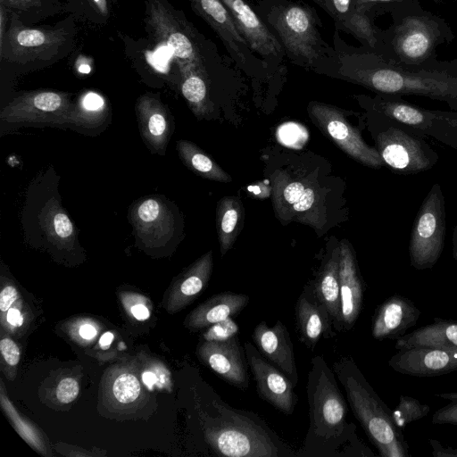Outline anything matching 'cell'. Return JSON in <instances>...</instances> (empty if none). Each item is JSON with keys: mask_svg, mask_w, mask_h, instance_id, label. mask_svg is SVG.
<instances>
[{"mask_svg": "<svg viewBox=\"0 0 457 457\" xmlns=\"http://www.w3.org/2000/svg\"><path fill=\"white\" fill-rule=\"evenodd\" d=\"M317 72L361 85L378 94L424 96L457 111V58L420 65L394 62L378 52L348 45L338 29L318 62Z\"/></svg>", "mask_w": 457, "mask_h": 457, "instance_id": "1", "label": "cell"}, {"mask_svg": "<svg viewBox=\"0 0 457 457\" xmlns=\"http://www.w3.org/2000/svg\"><path fill=\"white\" fill-rule=\"evenodd\" d=\"M393 23L381 32L377 51L403 64L420 65L436 58L438 46L450 43L454 34L441 17L422 8L418 0H403L392 6Z\"/></svg>", "mask_w": 457, "mask_h": 457, "instance_id": "2", "label": "cell"}, {"mask_svg": "<svg viewBox=\"0 0 457 457\" xmlns=\"http://www.w3.org/2000/svg\"><path fill=\"white\" fill-rule=\"evenodd\" d=\"M254 10L282 45L293 63L314 70L329 45L314 8L293 0H258Z\"/></svg>", "mask_w": 457, "mask_h": 457, "instance_id": "3", "label": "cell"}, {"mask_svg": "<svg viewBox=\"0 0 457 457\" xmlns=\"http://www.w3.org/2000/svg\"><path fill=\"white\" fill-rule=\"evenodd\" d=\"M353 414L382 457H405L408 445L394 422L392 411L380 400L358 368L345 361L337 369Z\"/></svg>", "mask_w": 457, "mask_h": 457, "instance_id": "4", "label": "cell"}, {"mask_svg": "<svg viewBox=\"0 0 457 457\" xmlns=\"http://www.w3.org/2000/svg\"><path fill=\"white\" fill-rule=\"evenodd\" d=\"M371 111L376 114L372 130L374 147L394 172L418 174L431 170L438 162V154L425 136L379 112Z\"/></svg>", "mask_w": 457, "mask_h": 457, "instance_id": "5", "label": "cell"}, {"mask_svg": "<svg viewBox=\"0 0 457 457\" xmlns=\"http://www.w3.org/2000/svg\"><path fill=\"white\" fill-rule=\"evenodd\" d=\"M220 417L211 419L205 437L219 454L229 457H275L279 449L265 429L242 414L217 405Z\"/></svg>", "mask_w": 457, "mask_h": 457, "instance_id": "6", "label": "cell"}, {"mask_svg": "<svg viewBox=\"0 0 457 457\" xmlns=\"http://www.w3.org/2000/svg\"><path fill=\"white\" fill-rule=\"evenodd\" d=\"M147 10V22L151 29L170 48L179 70L195 69L209 73V62L222 59L216 48L207 49L205 42L200 40L193 28L161 1L149 0Z\"/></svg>", "mask_w": 457, "mask_h": 457, "instance_id": "7", "label": "cell"}, {"mask_svg": "<svg viewBox=\"0 0 457 457\" xmlns=\"http://www.w3.org/2000/svg\"><path fill=\"white\" fill-rule=\"evenodd\" d=\"M309 373L307 395L312 436L329 439L345 427L347 407L334 376L320 356H315Z\"/></svg>", "mask_w": 457, "mask_h": 457, "instance_id": "8", "label": "cell"}, {"mask_svg": "<svg viewBox=\"0 0 457 457\" xmlns=\"http://www.w3.org/2000/svg\"><path fill=\"white\" fill-rule=\"evenodd\" d=\"M445 228V196L440 184L435 183L421 203L411 232L409 254L414 269L435 266L444 250Z\"/></svg>", "mask_w": 457, "mask_h": 457, "instance_id": "9", "label": "cell"}, {"mask_svg": "<svg viewBox=\"0 0 457 457\" xmlns=\"http://www.w3.org/2000/svg\"><path fill=\"white\" fill-rule=\"evenodd\" d=\"M370 110L400 121L426 137L457 150V111L429 110L412 104L400 96L378 94L369 98Z\"/></svg>", "mask_w": 457, "mask_h": 457, "instance_id": "10", "label": "cell"}, {"mask_svg": "<svg viewBox=\"0 0 457 457\" xmlns=\"http://www.w3.org/2000/svg\"><path fill=\"white\" fill-rule=\"evenodd\" d=\"M271 182L272 203L281 221H299L316 229L324 225L321 198L313 185L280 170L271 175Z\"/></svg>", "mask_w": 457, "mask_h": 457, "instance_id": "11", "label": "cell"}, {"mask_svg": "<svg viewBox=\"0 0 457 457\" xmlns=\"http://www.w3.org/2000/svg\"><path fill=\"white\" fill-rule=\"evenodd\" d=\"M308 112L321 131L353 160L372 169L386 165L377 149L366 144L361 132L348 122L341 110L312 101Z\"/></svg>", "mask_w": 457, "mask_h": 457, "instance_id": "12", "label": "cell"}, {"mask_svg": "<svg viewBox=\"0 0 457 457\" xmlns=\"http://www.w3.org/2000/svg\"><path fill=\"white\" fill-rule=\"evenodd\" d=\"M73 107L65 93L36 90L23 93L7 104L0 118L8 123L69 124Z\"/></svg>", "mask_w": 457, "mask_h": 457, "instance_id": "13", "label": "cell"}, {"mask_svg": "<svg viewBox=\"0 0 457 457\" xmlns=\"http://www.w3.org/2000/svg\"><path fill=\"white\" fill-rule=\"evenodd\" d=\"M194 11L215 31L232 61L247 72L267 71L264 62L249 47L222 0H189Z\"/></svg>", "mask_w": 457, "mask_h": 457, "instance_id": "14", "label": "cell"}, {"mask_svg": "<svg viewBox=\"0 0 457 457\" xmlns=\"http://www.w3.org/2000/svg\"><path fill=\"white\" fill-rule=\"evenodd\" d=\"M251 50L265 64L267 71L283 66L287 58L279 40L247 0H222Z\"/></svg>", "mask_w": 457, "mask_h": 457, "instance_id": "15", "label": "cell"}, {"mask_svg": "<svg viewBox=\"0 0 457 457\" xmlns=\"http://www.w3.org/2000/svg\"><path fill=\"white\" fill-rule=\"evenodd\" d=\"M66 39L64 29L27 28L12 16L6 42L2 44L6 49L1 50V57L19 62L51 58Z\"/></svg>", "mask_w": 457, "mask_h": 457, "instance_id": "16", "label": "cell"}, {"mask_svg": "<svg viewBox=\"0 0 457 457\" xmlns=\"http://www.w3.org/2000/svg\"><path fill=\"white\" fill-rule=\"evenodd\" d=\"M136 237L146 247H162L176 232L175 216L164 200L149 196L135 203L129 213Z\"/></svg>", "mask_w": 457, "mask_h": 457, "instance_id": "17", "label": "cell"}, {"mask_svg": "<svg viewBox=\"0 0 457 457\" xmlns=\"http://www.w3.org/2000/svg\"><path fill=\"white\" fill-rule=\"evenodd\" d=\"M245 352L260 397L283 413L292 414L297 402L292 381L278 368L266 361L250 342L245 344Z\"/></svg>", "mask_w": 457, "mask_h": 457, "instance_id": "18", "label": "cell"}, {"mask_svg": "<svg viewBox=\"0 0 457 457\" xmlns=\"http://www.w3.org/2000/svg\"><path fill=\"white\" fill-rule=\"evenodd\" d=\"M312 1L332 18L336 29L352 35L365 47L379 49L382 29L375 25L373 15L358 9L353 0Z\"/></svg>", "mask_w": 457, "mask_h": 457, "instance_id": "19", "label": "cell"}, {"mask_svg": "<svg viewBox=\"0 0 457 457\" xmlns=\"http://www.w3.org/2000/svg\"><path fill=\"white\" fill-rule=\"evenodd\" d=\"M199 358L222 379L245 389L248 374L237 337L224 341H204L197 348Z\"/></svg>", "mask_w": 457, "mask_h": 457, "instance_id": "20", "label": "cell"}, {"mask_svg": "<svg viewBox=\"0 0 457 457\" xmlns=\"http://www.w3.org/2000/svg\"><path fill=\"white\" fill-rule=\"evenodd\" d=\"M388 364L399 373L415 377L438 376L457 370V358L445 350L431 347L398 350Z\"/></svg>", "mask_w": 457, "mask_h": 457, "instance_id": "21", "label": "cell"}, {"mask_svg": "<svg viewBox=\"0 0 457 457\" xmlns=\"http://www.w3.org/2000/svg\"><path fill=\"white\" fill-rule=\"evenodd\" d=\"M252 337L265 358L284 372L295 386L298 374L293 344L286 326L280 320L272 327L264 321L260 322L255 326Z\"/></svg>", "mask_w": 457, "mask_h": 457, "instance_id": "22", "label": "cell"}, {"mask_svg": "<svg viewBox=\"0 0 457 457\" xmlns=\"http://www.w3.org/2000/svg\"><path fill=\"white\" fill-rule=\"evenodd\" d=\"M339 246L342 325L349 329L354 325L361 312L364 287L352 245L347 240L344 239Z\"/></svg>", "mask_w": 457, "mask_h": 457, "instance_id": "23", "label": "cell"}, {"mask_svg": "<svg viewBox=\"0 0 457 457\" xmlns=\"http://www.w3.org/2000/svg\"><path fill=\"white\" fill-rule=\"evenodd\" d=\"M136 113L140 134L146 145L152 151L164 154L172 133V121L168 110L159 98L146 94L137 99Z\"/></svg>", "mask_w": 457, "mask_h": 457, "instance_id": "24", "label": "cell"}, {"mask_svg": "<svg viewBox=\"0 0 457 457\" xmlns=\"http://www.w3.org/2000/svg\"><path fill=\"white\" fill-rule=\"evenodd\" d=\"M420 311L404 296L395 295L384 301L377 309L371 333L374 338L397 339L417 323Z\"/></svg>", "mask_w": 457, "mask_h": 457, "instance_id": "25", "label": "cell"}, {"mask_svg": "<svg viewBox=\"0 0 457 457\" xmlns=\"http://www.w3.org/2000/svg\"><path fill=\"white\" fill-rule=\"evenodd\" d=\"M213 267L212 252L197 259L175 281L168 300V311L174 312L191 303L207 286Z\"/></svg>", "mask_w": 457, "mask_h": 457, "instance_id": "26", "label": "cell"}, {"mask_svg": "<svg viewBox=\"0 0 457 457\" xmlns=\"http://www.w3.org/2000/svg\"><path fill=\"white\" fill-rule=\"evenodd\" d=\"M249 296L233 292L217 294L198 305L185 320L189 329L197 330L238 314L248 303Z\"/></svg>", "mask_w": 457, "mask_h": 457, "instance_id": "27", "label": "cell"}, {"mask_svg": "<svg viewBox=\"0 0 457 457\" xmlns=\"http://www.w3.org/2000/svg\"><path fill=\"white\" fill-rule=\"evenodd\" d=\"M411 347L442 349L457 358V320L436 318L431 324L396 339L395 349L397 351Z\"/></svg>", "mask_w": 457, "mask_h": 457, "instance_id": "28", "label": "cell"}, {"mask_svg": "<svg viewBox=\"0 0 457 457\" xmlns=\"http://www.w3.org/2000/svg\"><path fill=\"white\" fill-rule=\"evenodd\" d=\"M296 327L300 338L313 349L320 338L330 328V316L317 300L313 289L303 291L295 305Z\"/></svg>", "mask_w": 457, "mask_h": 457, "instance_id": "29", "label": "cell"}, {"mask_svg": "<svg viewBox=\"0 0 457 457\" xmlns=\"http://www.w3.org/2000/svg\"><path fill=\"white\" fill-rule=\"evenodd\" d=\"M339 268L340 246H337L322 266L314 284L313 292L317 300L327 309L330 319L340 328L343 325Z\"/></svg>", "mask_w": 457, "mask_h": 457, "instance_id": "30", "label": "cell"}, {"mask_svg": "<svg viewBox=\"0 0 457 457\" xmlns=\"http://www.w3.org/2000/svg\"><path fill=\"white\" fill-rule=\"evenodd\" d=\"M41 228L49 241L60 247H71L76 240V228L56 198L49 200L39 215Z\"/></svg>", "mask_w": 457, "mask_h": 457, "instance_id": "31", "label": "cell"}, {"mask_svg": "<svg viewBox=\"0 0 457 457\" xmlns=\"http://www.w3.org/2000/svg\"><path fill=\"white\" fill-rule=\"evenodd\" d=\"M244 222V208L237 196L222 197L216 208V228L221 255L234 245Z\"/></svg>", "mask_w": 457, "mask_h": 457, "instance_id": "32", "label": "cell"}, {"mask_svg": "<svg viewBox=\"0 0 457 457\" xmlns=\"http://www.w3.org/2000/svg\"><path fill=\"white\" fill-rule=\"evenodd\" d=\"M181 93L194 114L201 119L212 110L209 95L210 74L195 70L181 69Z\"/></svg>", "mask_w": 457, "mask_h": 457, "instance_id": "33", "label": "cell"}, {"mask_svg": "<svg viewBox=\"0 0 457 457\" xmlns=\"http://www.w3.org/2000/svg\"><path fill=\"white\" fill-rule=\"evenodd\" d=\"M176 147L183 163L198 176L218 182L232 180L228 173L194 143L179 140Z\"/></svg>", "mask_w": 457, "mask_h": 457, "instance_id": "34", "label": "cell"}, {"mask_svg": "<svg viewBox=\"0 0 457 457\" xmlns=\"http://www.w3.org/2000/svg\"><path fill=\"white\" fill-rule=\"evenodd\" d=\"M105 104L104 99L96 93L87 94L78 104H74L69 124L91 126L98 124L104 117Z\"/></svg>", "mask_w": 457, "mask_h": 457, "instance_id": "35", "label": "cell"}, {"mask_svg": "<svg viewBox=\"0 0 457 457\" xmlns=\"http://www.w3.org/2000/svg\"><path fill=\"white\" fill-rule=\"evenodd\" d=\"M111 390L113 399L120 404L135 403L142 393L138 378L129 371H123L114 378Z\"/></svg>", "mask_w": 457, "mask_h": 457, "instance_id": "36", "label": "cell"}, {"mask_svg": "<svg viewBox=\"0 0 457 457\" xmlns=\"http://www.w3.org/2000/svg\"><path fill=\"white\" fill-rule=\"evenodd\" d=\"M429 410L428 404L421 403L413 397L401 395L398 405L392 411V416L395 424L402 429L407 424L428 415Z\"/></svg>", "mask_w": 457, "mask_h": 457, "instance_id": "37", "label": "cell"}, {"mask_svg": "<svg viewBox=\"0 0 457 457\" xmlns=\"http://www.w3.org/2000/svg\"><path fill=\"white\" fill-rule=\"evenodd\" d=\"M278 141L287 147H301L307 140L306 129L294 122L285 123L278 129Z\"/></svg>", "mask_w": 457, "mask_h": 457, "instance_id": "38", "label": "cell"}, {"mask_svg": "<svg viewBox=\"0 0 457 457\" xmlns=\"http://www.w3.org/2000/svg\"><path fill=\"white\" fill-rule=\"evenodd\" d=\"M238 325L232 317L214 323L203 335L204 341H224L237 337Z\"/></svg>", "mask_w": 457, "mask_h": 457, "instance_id": "39", "label": "cell"}, {"mask_svg": "<svg viewBox=\"0 0 457 457\" xmlns=\"http://www.w3.org/2000/svg\"><path fill=\"white\" fill-rule=\"evenodd\" d=\"M2 404L4 406V409L5 411H8V413L10 414L12 421L15 423L16 429L19 431L21 436L25 438L29 444H31L34 447L42 450V446L40 445V443L38 442L37 435L35 436V432L32 429V428L27 424L24 423L22 420H21L20 417H17V413L15 411H13L11 407L12 405L9 403L8 399H4L3 394H2Z\"/></svg>", "mask_w": 457, "mask_h": 457, "instance_id": "40", "label": "cell"}, {"mask_svg": "<svg viewBox=\"0 0 457 457\" xmlns=\"http://www.w3.org/2000/svg\"><path fill=\"white\" fill-rule=\"evenodd\" d=\"M79 393L78 381L73 378H65L62 379L56 388V398L62 403L73 402Z\"/></svg>", "mask_w": 457, "mask_h": 457, "instance_id": "41", "label": "cell"}, {"mask_svg": "<svg viewBox=\"0 0 457 457\" xmlns=\"http://www.w3.org/2000/svg\"><path fill=\"white\" fill-rule=\"evenodd\" d=\"M356 7L374 16L380 9L390 11L393 5L403 0H353Z\"/></svg>", "mask_w": 457, "mask_h": 457, "instance_id": "42", "label": "cell"}, {"mask_svg": "<svg viewBox=\"0 0 457 457\" xmlns=\"http://www.w3.org/2000/svg\"><path fill=\"white\" fill-rule=\"evenodd\" d=\"M432 422L457 425V400L437 410L432 416Z\"/></svg>", "mask_w": 457, "mask_h": 457, "instance_id": "43", "label": "cell"}, {"mask_svg": "<svg viewBox=\"0 0 457 457\" xmlns=\"http://www.w3.org/2000/svg\"><path fill=\"white\" fill-rule=\"evenodd\" d=\"M0 350L4 361L10 366H16L21 359V350L12 339L8 337L2 338L0 341Z\"/></svg>", "mask_w": 457, "mask_h": 457, "instance_id": "44", "label": "cell"}, {"mask_svg": "<svg viewBox=\"0 0 457 457\" xmlns=\"http://www.w3.org/2000/svg\"><path fill=\"white\" fill-rule=\"evenodd\" d=\"M247 194L256 199H264L269 197L272 193V187L269 181H258L246 187Z\"/></svg>", "mask_w": 457, "mask_h": 457, "instance_id": "45", "label": "cell"}, {"mask_svg": "<svg viewBox=\"0 0 457 457\" xmlns=\"http://www.w3.org/2000/svg\"><path fill=\"white\" fill-rule=\"evenodd\" d=\"M17 298V290L13 286L6 285L0 293V310L7 312Z\"/></svg>", "mask_w": 457, "mask_h": 457, "instance_id": "46", "label": "cell"}, {"mask_svg": "<svg viewBox=\"0 0 457 457\" xmlns=\"http://www.w3.org/2000/svg\"><path fill=\"white\" fill-rule=\"evenodd\" d=\"M1 4L22 11L41 6L40 0H1Z\"/></svg>", "mask_w": 457, "mask_h": 457, "instance_id": "47", "label": "cell"}, {"mask_svg": "<svg viewBox=\"0 0 457 457\" xmlns=\"http://www.w3.org/2000/svg\"><path fill=\"white\" fill-rule=\"evenodd\" d=\"M433 448V455L436 457H457V448H445L440 445L438 441L429 440Z\"/></svg>", "mask_w": 457, "mask_h": 457, "instance_id": "48", "label": "cell"}, {"mask_svg": "<svg viewBox=\"0 0 457 457\" xmlns=\"http://www.w3.org/2000/svg\"><path fill=\"white\" fill-rule=\"evenodd\" d=\"M130 312L134 318L137 320H145L150 317V312L148 308L142 303H137L131 306Z\"/></svg>", "mask_w": 457, "mask_h": 457, "instance_id": "49", "label": "cell"}, {"mask_svg": "<svg viewBox=\"0 0 457 457\" xmlns=\"http://www.w3.org/2000/svg\"><path fill=\"white\" fill-rule=\"evenodd\" d=\"M6 320L13 327H20L23 322V317L18 309L10 308L7 311Z\"/></svg>", "mask_w": 457, "mask_h": 457, "instance_id": "50", "label": "cell"}, {"mask_svg": "<svg viewBox=\"0 0 457 457\" xmlns=\"http://www.w3.org/2000/svg\"><path fill=\"white\" fill-rule=\"evenodd\" d=\"M142 381L149 389H152L157 384L158 377L152 370H145L142 373Z\"/></svg>", "mask_w": 457, "mask_h": 457, "instance_id": "51", "label": "cell"}, {"mask_svg": "<svg viewBox=\"0 0 457 457\" xmlns=\"http://www.w3.org/2000/svg\"><path fill=\"white\" fill-rule=\"evenodd\" d=\"M79 333L82 338L89 340L96 336V329L91 324H84L79 328Z\"/></svg>", "mask_w": 457, "mask_h": 457, "instance_id": "52", "label": "cell"}, {"mask_svg": "<svg viewBox=\"0 0 457 457\" xmlns=\"http://www.w3.org/2000/svg\"><path fill=\"white\" fill-rule=\"evenodd\" d=\"M113 334L112 332H105L99 339V345L103 349H107L113 340Z\"/></svg>", "mask_w": 457, "mask_h": 457, "instance_id": "53", "label": "cell"}, {"mask_svg": "<svg viewBox=\"0 0 457 457\" xmlns=\"http://www.w3.org/2000/svg\"><path fill=\"white\" fill-rule=\"evenodd\" d=\"M95 4L96 5V7L98 8L99 12L104 14V15H106L108 11H107V3H106V0H93Z\"/></svg>", "mask_w": 457, "mask_h": 457, "instance_id": "54", "label": "cell"}, {"mask_svg": "<svg viewBox=\"0 0 457 457\" xmlns=\"http://www.w3.org/2000/svg\"><path fill=\"white\" fill-rule=\"evenodd\" d=\"M453 254L455 261L457 262V224L453 228Z\"/></svg>", "mask_w": 457, "mask_h": 457, "instance_id": "55", "label": "cell"}, {"mask_svg": "<svg viewBox=\"0 0 457 457\" xmlns=\"http://www.w3.org/2000/svg\"><path fill=\"white\" fill-rule=\"evenodd\" d=\"M436 395L437 397L443 398L445 400H449V401H456L457 400V393L456 392H453V393H441V394H436Z\"/></svg>", "mask_w": 457, "mask_h": 457, "instance_id": "56", "label": "cell"}, {"mask_svg": "<svg viewBox=\"0 0 457 457\" xmlns=\"http://www.w3.org/2000/svg\"><path fill=\"white\" fill-rule=\"evenodd\" d=\"M90 71H91V68H90V66H89L88 64H87V63H83V64H81V65H79V71L80 73L87 74V73H89V72H90Z\"/></svg>", "mask_w": 457, "mask_h": 457, "instance_id": "57", "label": "cell"}, {"mask_svg": "<svg viewBox=\"0 0 457 457\" xmlns=\"http://www.w3.org/2000/svg\"><path fill=\"white\" fill-rule=\"evenodd\" d=\"M435 2H443L444 0H434ZM453 1H457V0H453Z\"/></svg>", "mask_w": 457, "mask_h": 457, "instance_id": "58", "label": "cell"}]
</instances>
